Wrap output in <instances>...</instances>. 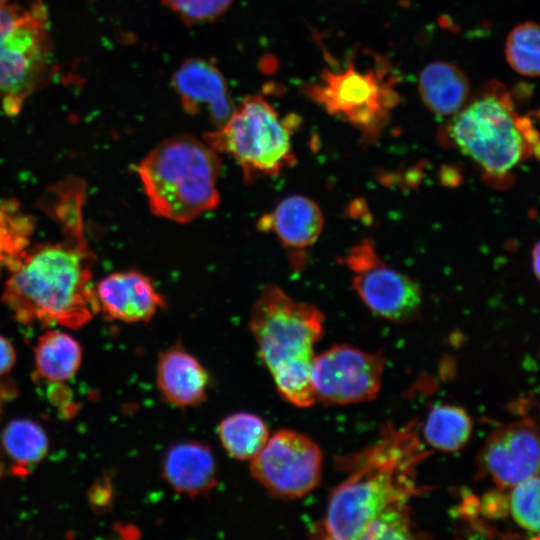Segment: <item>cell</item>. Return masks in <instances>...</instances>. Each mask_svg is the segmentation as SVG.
Masks as SVG:
<instances>
[{"label": "cell", "mask_w": 540, "mask_h": 540, "mask_svg": "<svg viewBox=\"0 0 540 540\" xmlns=\"http://www.w3.org/2000/svg\"><path fill=\"white\" fill-rule=\"evenodd\" d=\"M429 454L416 421L387 424L372 445L342 460L348 475L331 492L317 532L334 540L415 538L409 503L421 492L416 471Z\"/></svg>", "instance_id": "cell-1"}, {"label": "cell", "mask_w": 540, "mask_h": 540, "mask_svg": "<svg viewBox=\"0 0 540 540\" xmlns=\"http://www.w3.org/2000/svg\"><path fill=\"white\" fill-rule=\"evenodd\" d=\"M87 240L28 246L9 267L1 300L22 324L78 329L98 312Z\"/></svg>", "instance_id": "cell-2"}, {"label": "cell", "mask_w": 540, "mask_h": 540, "mask_svg": "<svg viewBox=\"0 0 540 540\" xmlns=\"http://www.w3.org/2000/svg\"><path fill=\"white\" fill-rule=\"evenodd\" d=\"M323 323L324 315L315 306L293 299L274 284L263 287L251 308L249 328L259 357L279 394L300 408L316 402L311 369Z\"/></svg>", "instance_id": "cell-3"}, {"label": "cell", "mask_w": 540, "mask_h": 540, "mask_svg": "<svg viewBox=\"0 0 540 540\" xmlns=\"http://www.w3.org/2000/svg\"><path fill=\"white\" fill-rule=\"evenodd\" d=\"M220 170L219 154L190 135L160 142L137 168L152 213L180 224L218 206Z\"/></svg>", "instance_id": "cell-4"}, {"label": "cell", "mask_w": 540, "mask_h": 540, "mask_svg": "<svg viewBox=\"0 0 540 540\" xmlns=\"http://www.w3.org/2000/svg\"><path fill=\"white\" fill-rule=\"evenodd\" d=\"M515 99L502 84L490 83L448 126L453 145L490 179L507 178L518 164L538 155L533 113L521 114Z\"/></svg>", "instance_id": "cell-5"}, {"label": "cell", "mask_w": 540, "mask_h": 540, "mask_svg": "<svg viewBox=\"0 0 540 540\" xmlns=\"http://www.w3.org/2000/svg\"><path fill=\"white\" fill-rule=\"evenodd\" d=\"M298 116L282 115L262 96H248L228 120L204 135L218 154L230 156L241 168L244 180L276 176L295 164L292 138Z\"/></svg>", "instance_id": "cell-6"}, {"label": "cell", "mask_w": 540, "mask_h": 540, "mask_svg": "<svg viewBox=\"0 0 540 540\" xmlns=\"http://www.w3.org/2000/svg\"><path fill=\"white\" fill-rule=\"evenodd\" d=\"M397 77L386 60L361 67L352 57L338 69H325L304 92L332 116L375 136L388 121L399 102Z\"/></svg>", "instance_id": "cell-7"}, {"label": "cell", "mask_w": 540, "mask_h": 540, "mask_svg": "<svg viewBox=\"0 0 540 540\" xmlns=\"http://www.w3.org/2000/svg\"><path fill=\"white\" fill-rule=\"evenodd\" d=\"M44 4L0 5V94L15 113L43 81L51 42Z\"/></svg>", "instance_id": "cell-8"}, {"label": "cell", "mask_w": 540, "mask_h": 540, "mask_svg": "<svg viewBox=\"0 0 540 540\" xmlns=\"http://www.w3.org/2000/svg\"><path fill=\"white\" fill-rule=\"evenodd\" d=\"M322 461V452L312 439L295 430L281 429L270 435L250 460V472L274 497L294 500L318 486Z\"/></svg>", "instance_id": "cell-9"}, {"label": "cell", "mask_w": 540, "mask_h": 540, "mask_svg": "<svg viewBox=\"0 0 540 540\" xmlns=\"http://www.w3.org/2000/svg\"><path fill=\"white\" fill-rule=\"evenodd\" d=\"M384 358L338 344L315 355L311 382L316 400L348 405L373 400L381 389Z\"/></svg>", "instance_id": "cell-10"}, {"label": "cell", "mask_w": 540, "mask_h": 540, "mask_svg": "<svg viewBox=\"0 0 540 540\" xmlns=\"http://www.w3.org/2000/svg\"><path fill=\"white\" fill-rule=\"evenodd\" d=\"M345 261L354 274L353 286L374 313L401 321L418 311L421 303L418 285L382 263L370 243L355 246Z\"/></svg>", "instance_id": "cell-11"}, {"label": "cell", "mask_w": 540, "mask_h": 540, "mask_svg": "<svg viewBox=\"0 0 540 540\" xmlns=\"http://www.w3.org/2000/svg\"><path fill=\"white\" fill-rule=\"evenodd\" d=\"M480 467L500 489H510L539 474V441L535 423L522 419L495 430L486 440Z\"/></svg>", "instance_id": "cell-12"}, {"label": "cell", "mask_w": 540, "mask_h": 540, "mask_svg": "<svg viewBox=\"0 0 540 540\" xmlns=\"http://www.w3.org/2000/svg\"><path fill=\"white\" fill-rule=\"evenodd\" d=\"M172 85L187 113H205L216 128L228 120L236 107L225 77L207 59L192 58L183 62L173 75Z\"/></svg>", "instance_id": "cell-13"}, {"label": "cell", "mask_w": 540, "mask_h": 540, "mask_svg": "<svg viewBox=\"0 0 540 540\" xmlns=\"http://www.w3.org/2000/svg\"><path fill=\"white\" fill-rule=\"evenodd\" d=\"M94 290L98 310L110 320L148 322L165 307V299L150 278L134 270L111 273Z\"/></svg>", "instance_id": "cell-14"}, {"label": "cell", "mask_w": 540, "mask_h": 540, "mask_svg": "<svg viewBox=\"0 0 540 540\" xmlns=\"http://www.w3.org/2000/svg\"><path fill=\"white\" fill-rule=\"evenodd\" d=\"M209 374L180 344L164 350L157 362L156 384L164 400L178 408L196 407L207 397Z\"/></svg>", "instance_id": "cell-15"}, {"label": "cell", "mask_w": 540, "mask_h": 540, "mask_svg": "<svg viewBox=\"0 0 540 540\" xmlns=\"http://www.w3.org/2000/svg\"><path fill=\"white\" fill-rule=\"evenodd\" d=\"M162 475L175 492L194 498L217 485L218 467L207 445L184 441L170 446L166 451Z\"/></svg>", "instance_id": "cell-16"}, {"label": "cell", "mask_w": 540, "mask_h": 540, "mask_svg": "<svg viewBox=\"0 0 540 540\" xmlns=\"http://www.w3.org/2000/svg\"><path fill=\"white\" fill-rule=\"evenodd\" d=\"M323 223L322 212L312 199L290 195L259 219L258 228L274 233L292 251H301L317 240Z\"/></svg>", "instance_id": "cell-17"}, {"label": "cell", "mask_w": 540, "mask_h": 540, "mask_svg": "<svg viewBox=\"0 0 540 540\" xmlns=\"http://www.w3.org/2000/svg\"><path fill=\"white\" fill-rule=\"evenodd\" d=\"M419 93L432 112L453 116L469 100L470 84L466 75L455 65L434 61L425 66L419 75Z\"/></svg>", "instance_id": "cell-18"}, {"label": "cell", "mask_w": 540, "mask_h": 540, "mask_svg": "<svg viewBox=\"0 0 540 540\" xmlns=\"http://www.w3.org/2000/svg\"><path fill=\"white\" fill-rule=\"evenodd\" d=\"M85 192L83 180L68 176L48 188L40 198L38 206L59 225L66 238L87 240L83 218Z\"/></svg>", "instance_id": "cell-19"}, {"label": "cell", "mask_w": 540, "mask_h": 540, "mask_svg": "<svg viewBox=\"0 0 540 540\" xmlns=\"http://www.w3.org/2000/svg\"><path fill=\"white\" fill-rule=\"evenodd\" d=\"M37 373L47 381L63 382L72 378L82 361V347L71 335L49 330L42 334L34 349Z\"/></svg>", "instance_id": "cell-20"}, {"label": "cell", "mask_w": 540, "mask_h": 540, "mask_svg": "<svg viewBox=\"0 0 540 540\" xmlns=\"http://www.w3.org/2000/svg\"><path fill=\"white\" fill-rule=\"evenodd\" d=\"M217 431L225 451L241 461L253 459L270 436L265 421L249 412L228 415L221 420Z\"/></svg>", "instance_id": "cell-21"}, {"label": "cell", "mask_w": 540, "mask_h": 540, "mask_svg": "<svg viewBox=\"0 0 540 540\" xmlns=\"http://www.w3.org/2000/svg\"><path fill=\"white\" fill-rule=\"evenodd\" d=\"M2 445L13 462V473L24 475L46 456L49 442L44 429L37 422L16 419L4 428Z\"/></svg>", "instance_id": "cell-22"}, {"label": "cell", "mask_w": 540, "mask_h": 540, "mask_svg": "<svg viewBox=\"0 0 540 540\" xmlns=\"http://www.w3.org/2000/svg\"><path fill=\"white\" fill-rule=\"evenodd\" d=\"M472 420L467 412L458 406L442 404L433 407L423 425V435L427 443L442 452H456L470 439Z\"/></svg>", "instance_id": "cell-23"}, {"label": "cell", "mask_w": 540, "mask_h": 540, "mask_svg": "<svg viewBox=\"0 0 540 540\" xmlns=\"http://www.w3.org/2000/svg\"><path fill=\"white\" fill-rule=\"evenodd\" d=\"M34 223L13 201L0 205V270L9 267L29 246Z\"/></svg>", "instance_id": "cell-24"}, {"label": "cell", "mask_w": 540, "mask_h": 540, "mask_svg": "<svg viewBox=\"0 0 540 540\" xmlns=\"http://www.w3.org/2000/svg\"><path fill=\"white\" fill-rule=\"evenodd\" d=\"M539 26L531 21L521 23L511 30L505 54L510 67L526 77L539 75Z\"/></svg>", "instance_id": "cell-25"}, {"label": "cell", "mask_w": 540, "mask_h": 540, "mask_svg": "<svg viewBox=\"0 0 540 540\" xmlns=\"http://www.w3.org/2000/svg\"><path fill=\"white\" fill-rule=\"evenodd\" d=\"M508 510L515 523L530 534H539V474L509 489Z\"/></svg>", "instance_id": "cell-26"}, {"label": "cell", "mask_w": 540, "mask_h": 540, "mask_svg": "<svg viewBox=\"0 0 540 540\" xmlns=\"http://www.w3.org/2000/svg\"><path fill=\"white\" fill-rule=\"evenodd\" d=\"M234 1L235 0H163V3L187 24H198L218 18Z\"/></svg>", "instance_id": "cell-27"}, {"label": "cell", "mask_w": 540, "mask_h": 540, "mask_svg": "<svg viewBox=\"0 0 540 540\" xmlns=\"http://www.w3.org/2000/svg\"><path fill=\"white\" fill-rule=\"evenodd\" d=\"M16 361V352L11 342L0 335V375L9 372Z\"/></svg>", "instance_id": "cell-28"}, {"label": "cell", "mask_w": 540, "mask_h": 540, "mask_svg": "<svg viewBox=\"0 0 540 540\" xmlns=\"http://www.w3.org/2000/svg\"><path fill=\"white\" fill-rule=\"evenodd\" d=\"M90 499L93 505L100 508L106 507L111 500V488L107 481H101L92 488Z\"/></svg>", "instance_id": "cell-29"}, {"label": "cell", "mask_w": 540, "mask_h": 540, "mask_svg": "<svg viewBox=\"0 0 540 540\" xmlns=\"http://www.w3.org/2000/svg\"><path fill=\"white\" fill-rule=\"evenodd\" d=\"M539 254H540L539 244L537 243L532 250V260H533L532 267L537 277L539 275V259H540Z\"/></svg>", "instance_id": "cell-30"}, {"label": "cell", "mask_w": 540, "mask_h": 540, "mask_svg": "<svg viewBox=\"0 0 540 540\" xmlns=\"http://www.w3.org/2000/svg\"><path fill=\"white\" fill-rule=\"evenodd\" d=\"M8 0H0V5H4Z\"/></svg>", "instance_id": "cell-31"}]
</instances>
